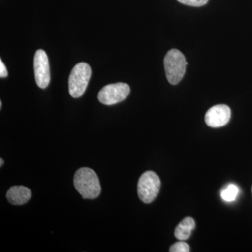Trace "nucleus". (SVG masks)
Wrapping results in <instances>:
<instances>
[{"mask_svg":"<svg viewBox=\"0 0 252 252\" xmlns=\"http://www.w3.org/2000/svg\"><path fill=\"white\" fill-rule=\"evenodd\" d=\"M74 185L84 199H94L101 193L98 176L89 167H81L76 172Z\"/></svg>","mask_w":252,"mask_h":252,"instance_id":"obj_1","label":"nucleus"},{"mask_svg":"<svg viewBox=\"0 0 252 252\" xmlns=\"http://www.w3.org/2000/svg\"><path fill=\"white\" fill-rule=\"evenodd\" d=\"M187 62L185 56L177 49H171L165 55L164 67L167 80L176 85L185 76Z\"/></svg>","mask_w":252,"mask_h":252,"instance_id":"obj_2","label":"nucleus"},{"mask_svg":"<svg viewBox=\"0 0 252 252\" xmlns=\"http://www.w3.org/2000/svg\"><path fill=\"white\" fill-rule=\"evenodd\" d=\"M91 68L86 63H79L74 66L69 78V92L74 98L80 97L87 88L91 76Z\"/></svg>","mask_w":252,"mask_h":252,"instance_id":"obj_3","label":"nucleus"},{"mask_svg":"<svg viewBox=\"0 0 252 252\" xmlns=\"http://www.w3.org/2000/svg\"><path fill=\"white\" fill-rule=\"evenodd\" d=\"M160 180L157 173L147 171L142 174L137 185V193L143 203H152L160 191Z\"/></svg>","mask_w":252,"mask_h":252,"instance_id":"obj_4","label":"nucleus"},{"mask_svg":"<svg viewBox=\"0 0 252 252\" xmlns=\"http://www.w3.org/2000/svg\"><path fill=\"white\" fill-rule=\"evenodd\" d=\"M130 86L124 83L109 84L99 91L97 98L106 105H113L122 102L130 94Z\"/></svg>","mask_w":252,"mask_h":252,"instance_id":"obj_5","label":"nucleus"},{"mask_svg":"<svg viewBox=\"0 0 252 252\" xmlns=\"http://www.w3.org/2000/svg\"><path fill=\"white\" fill-rule=\"evenodd\" d=\"M34 71L36 84L41 89H46L49 86L51 76L49 59L44 50H38L34 55Z\"/></svg>","mask_w":252,"mask_h":252,"instance_id":"obj_6","label":"nucleus"},{"mask_svg":"<svg viewBox=\"0 0 252 252\" xmlns=\"http://www.w3.org/2000/svg\"><path fill=\"white\" fill-rule=\"evenodd\" d=\"M231 112L225 104H218L211 107L205 114V121L207 125L212 127H220L229 122Z\"/></svg>","mask_w":252,"mask_h":252,"instance_id":"obj_7","label":"nucleus"},{"mask_svg":"<svg viewBox=\"0 0 252 252\" xmlns=\"http://www.w3.org/2000/svg\"><path fill=\"white\" fill-rule=\"evenodd\" d=\"M32 197V192L24 186L11 187L6 193V198L10 203L14 205H22L27 203Z\"/></svg>","mask_w":252,"mask_h":252,"instance_id":"obj_8","label":"nucleus"},{"mask_svg":"<svg viewBox=\"0 0 252 252\" xmlns=\"http://www.w3.org/2000/svg\"><path fill=\"white\" fill-rule=\"evenodd\" d=\"M195 226V220L192 217H187L177 225L175 231L176 238L186 240L189 238Z\"/></svg>","mask_w":252,"mask_h":252,"instance_id":"obj_9","label":"nucleus"},{"mask_svg":"<svg viewBox=\"0 0 252 252\" xmlns=\"http://www.w3.org/2000/svg\"><path fill=\"white\" fill-rule=\"evenodd\" d=\"M239 193V189L236 185L233 184L227 186L222 191L220 192V196L222 199L227 202L234 201Z\"/></svg>","mask_w":252,"mask_h":252,"instance_id":"obj_10","label":"nucleus"},{"mask_svg":"<svg viewBox=\"0 0 252 252\" xmlns=\"http://www.w3.org/2000/svg\"><path fill=\"white\" fill-rule=\"evenodd\" d=\"M170 252H190V248L188 244L184 242V240H180L172 245L170 248Z\"/></svg>","mask_w":252,"mask_h":252,"instance_id":"obj_11","label":"nucleus"},{"mask_svg":"<svg viewBox=\"0 0 252 252\" xmlns=\"http://www.w3.org/2000/svg\"><path fill=\"white\" fill-rule=\"evenodd\" d=\"M182 4L190 6H202L208 2L209 0H177Z\"/></svg>","mask_w":252,"mask_h":252,"instance_id":"obj_12","label":"nucleus"},{"mask_svg":"<svg viewBox=\"0 0 252 252\" xmlns=\"http://www.w3.org/2000/svg\"><path fill=\"white\" fill-rule=\"evenodd\" d=\"M7 76L8 72L6 66H5L2 61L0 60V77H1V78H4L7 77Z\"/></svg>","mask_w":252,"mask_h":252,"instance_id":"obj_13","label":"nucleus"},{"mask_svg":"<svg viewBox=\"0 0 252 252\" xmlns=\"http://www.w3.org/2000/svg\"><path fill=\"white\" fill-rule=\"evenodd\" d=\"M3 164H4V160H3V159L1 158H0V167L2 166Z\"/></svg>","mask_w":252,"mask_h":252,"instance_id":"obj_14","label":"nucleus"},{"mask_svg":"<svg viewBox=\"0 0 252 252\" xmlns=\"http://www.w3.org/2000/svg\"><path fill=\"white\" fill-rule=\"evenodd\" d=\"M1 107H2V102H1V101H0V109H1Z\"/></svg>","mask_w":252,"mask_h":252,"instance_id":"obj_15","label":"nucleus"},{"mask_svg":"<svg viewBox=\"0 0 252 252\" xmlns=\"http://www.w3.org/2000/svg\"></svg>","mask_w":252,"mask_h":252,"instance_id":"obj_16","label":"nucleus"}]
</instances>
